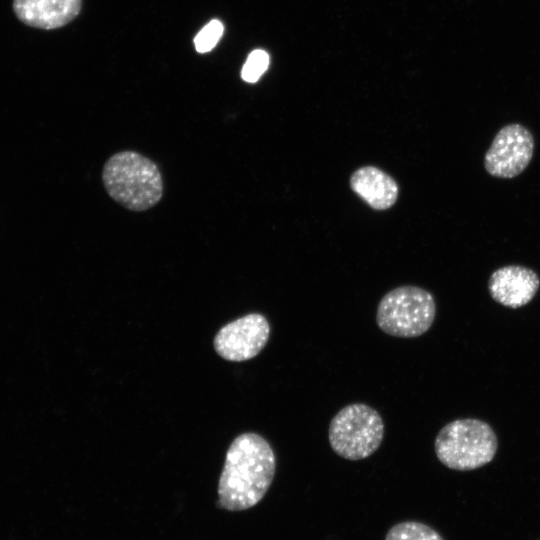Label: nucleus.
<instances>
[{"instance_id":"f257e3e1","label":"nucleus","mask_w":540,"mask_h":540,"mask_svg":"<svg viewBox=\"0 0 540 540\" xmlns=\"http://www.w3.org/2000/svg\"><path fill=\"white\" fill-rule=\"evenodd\" d=\"M276 470V458L268 441L247 432L228 448L218 485V504L229 511L255 506L268 491Z\"/></svg>"},{"instance_id":"f03ea898","label":"nucleus","mask_w":540,"mask_h":540,"mask_svg":"<svg viewBox=\"0 0 540 540\" xmlns=\"http://www.w3.org/2000/svg\"><path fill=\"white\" fill-rule=\"evenodd\" d=\"M102 180L108 195L124 208L145 211L156 205L163 194L159 168L135 151H121L104 164Z\"/></svg>"},{"instance_id":"7ed1b4c3","label":"nucleus","mask_w":540,"mask_h":540,"mask_svg":"<svg viewBox=\"0 0 540 540\" xmlns=\"http://www.w3.org/2000/svg\"><path fill=\"white\" fill-rule=\"evenodd\" d=\"M435 453L446 467L470 471L491 462L498 448L492 427L479 419H457L446 424L435 438Z\"/></svg>"},{"instance_id":"20e7f679","label":"nucleus","mask_w":540,"mask_h":540,"mask_svg":"<svg viewBox=\"0 0 540 540\" xmlns=\"http://www.w3.org/2000/svg\"><path fill=\"white\" fill-rule=\"evenodd\" d=\"M435 314V300L429 291L417 286H400L380 300L376 323L388 335L413 338L430 329Z\"/></svg>"},{"instance_id":"39448f33","label":"nucleus","mask_w":540,"mask_h":540,"mask_svg":"<svg viewBox=\"0 0 540 540\" xmlns=\"http://www.w3.org/2000/svg\"><path fill=\"white\" fill-rule=\"evenodd\" d=\"M384 423L372 407L354 403L342 408L331 420L328 439L340 457L356 461L372 455L382 443Z\"/></svg>"},{"instance_id":"423d86ee","label":"nucleus","mask_w":540,"mask_h":540,"mask_svg":"<svg viewBox=\"0 0 540 540\" xmlns=\"http://www.w3.org/2000/svg\"><path fill=\"white\" fill-rule=\"evenodd\" d=\"M534 151L532 133L523 125L503 126L484 156V168L493 177L510 179L529 165Z\"/></svg>"},{"instance_id":"0eeeda50","label":"nucleus","mask_w":540,"mask_h":540,"mask_svg":"<svg viewBox=\"0 0 540 540\" xmlns=\"http://www.w3.org/2000/svg\"><path fill=\"white\" fill-rule=\"evenodd\" d=\"M269 335L270 325L266 317L250 313L220 328L213 345L217 354L228 361H246L262 351Z\"/></svg>"},{"instance_id":"6e6552de","label":"nucleus","mask_w":540,"mask_h":540,"mask_svg":"<svg viewBox=\"0 0 540 540\" xmlns=\"http://www.w3.org/2000/svg\"><path fill=\"white\" fill-rule=\"evenodd\" d=\"M540 286L537 273L525 266L507 265L490 275L488 290L494 301L509 307L520 308L528 304Z\"/></svg>"},{"instance_id":"1a4fd4ad","label":"nucleus","mask_w":540,"mask_h":540,"mask_svg":"<svg viewBox=\"0 0 540 540\" xmlns=\"http://www.w3.org/2000/svg\"><path fill=\"white\" fill-rule=\"evenodd\" d=\"M81 4L82 0H13V10L25 25L49 30L71 22Z\"/></svg>"},{"instance_id":"9d476101","label":"nucleus","mask_w":540,"mask_h":540,"mask_svg":"<svg viewBox=\"0 0 540 540\" xmlns=\"http://www.w3.org/2000/svg\"><path fill=\"white\" fill-rule=\"evenodd\" d=\"M350 187L376 210L390 208L398 197L396 181L374 166H364L354 171L350 177Z\"/></svg>"},{"instance_id":"9b49d317","label":"nucleus","mask_w":540,"mask_h":540,"mask_svg":"<svg viewBox=\"0 0 540 540\" xmlns=\"http://www.w3.org/2000/svg\"><path fill=\"white\" fill-rule=\"evenodd\" d=\"M385 540H444L433 528L415 521L401 522L393 526Z\"/></svg>"},{"instance_id":"f8f14e48","label":"nucleus","mask_w":540,"mask_h":540,"mask_svg":"<svg viewBox=\"0 0 540 540\" xmlns=\"http://www.w3.org/2000/svg\"><path fill=\"white\" fill-rule=\"evenodd\" d=\"M268 65V54L264 50L256 49L249 54L245 64L243 65L241 77L248 83H255L267 70Z\"/></svg>"},{"instance_id":"ddd939ff","label":"nucleus","mask_w":540,"mask_h":540,"mask_svg":"<svg viewBox=\"0 0 540 540\" xmlns=\"http://www.w3.org/2000/svg\"><path fill=\"white\" fill-rule=\"evenodd\" d=\"M223 30V25L218 20H212L206 24L194 39L196 51L199 53L211 51L220 40Z\"/></svg>"}]
</instances>
